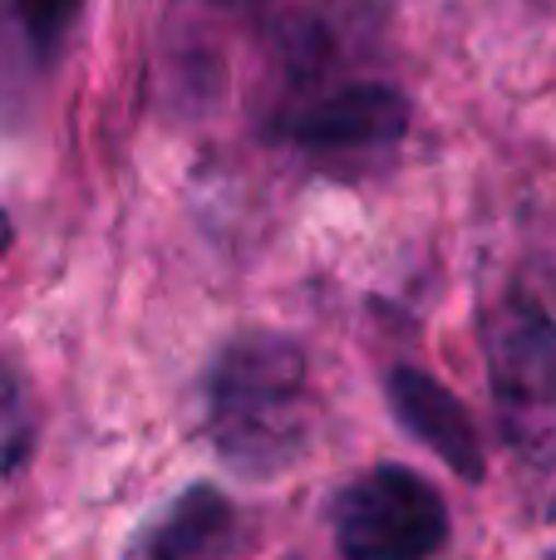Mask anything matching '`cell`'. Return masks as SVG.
<instances>
[{
    "mask_svg": "<svg viewBox=\"0 0 556 560\" xmlns=\"http://www.w3.org/2000/svg\"><path fill=\"white\" fill-rule=\"evenodd\" d=\"M207 438L242 477H276L311 443V378L296 339L252 329L207 374Z\"/></svg>",
    "mask_w": 556,
    "mask_h": 560,
    "instance_id": "obj_1",
    "label": "cell"
},
{
    "mask_svg": "<svg viewBox=\"0 0 556 560\" xmlns=\"http://www.w3.org/2000/svg\"><path fill=\"white\" fill-rule=\"evenodd\" d=\"M493 408L502 443L528 467H556V325L528 295H508L483 319Z\"/></svg>",
    "mask_w": 556,
    "mask_h": 560,
    "instance_id": "obj_2",
    "label": "cell"
},
{
    "mask_svg": "<svg viewBox=\"0 0 556 560\" xmlns=\"http://www.w3.org/2000/svg\"><path fill=\"white\" fill-rule=\"evenodd\" d=\"M449 541V502L414 467H374L335 502L345 560H429Z\"/></svg>",
    "mask_w": 556,
    "mask_h": 560,
    "instance_id": "obj_3",
    "label": "cell"
},
{
    "mask_svg": "<svg viewBox=\"0 0 556 560\" xmlns=\"http://www.w3.org/2000/svg\"><path fill=\"white\" fill-rule=\"evenodd\" d=\"M286 133L305 158L335 173L380 167L399 153L409 133V98L390 84H350L301 108Z\"/></svg>",
    "mask_w": 556,
    "mask_h": 560,
    "instance_id": "obj_4",
    "label": "cell"
},
{
    "mask_svg": "<svg viewBox=\"0 0 556 560\" xmlns=\"http://www.w3.org/2000/svg\"><path fill=\"white\" fill-rule=\"evenodd\" d=\"M390 413L419 438L424 447H433L443 467L463 482H483L488 457H483V438L473 428L468 408L453 398L449 384H439L424 369H394L390 374Z\"/></svg>",
    "mask_w": 556,
    "mask_h": 560,
    "instance_id": "obj_5",
    "label": "cell"
},
{
    "mask_svg": "<svg viewBox=\"0 0 556 560\" xmlns=\"http://www.w3.org/2000/svg\"><path fill=\"white\" fill-rule=\"evenodd\" d=\"M227 546H232V506H227V497L212 492V487H193L163 516L148 556L153 560H222Z\"/></svg>",
    "mask_w": 556,
    "mask_h": 560,
    "instance_id": "obj_6",
    "label": "cell"
},
{
    "mask_svg": "<svg viewBox=\"0 0 556 560\" xmlns=\"http://www.w3.org/2000/svg\"><path fill=\"white\" fill-rule=\"evenodd\" d=\"M79 5H84V0H15L30 45L45 49V55H55V49L65 45V35L79 20Z\"/></svg>",
    "mask_w": 556,
    "mask_h": 560,
    "instance_id": "obj_7",
    "label": "cell"
},
{
    "mask_svg": "<svg viewBox=\"0 0 556 560\" xmlns=\"http://www.w3.org/2000/svg\"><path fill=\"white\" fill-rule=\"evenodd\" d=\"M5 246H10V217L0 212V256H5Z\"/></svg>",
    "mask_w": 556,
    "mask_h": 560,
    "instance_id": "obj_8",
    "label": "cell"
},
{
    "mask_svg": "<svg viewBox=\"0 0 556 560\" xmlns=\"http://www.w3.org/2000/svg\"><path fill=\"white\" fill-rule=\"evenodd\" d=\"M547 560H556V551H552V556H547Z\"/></svg>",
    "mask_w": 556,
    "mask_h": 560,
    "instance_id": "obj_9",
    "label": "cell"
},
{
    "mask_svg": "<svg viewBox=\"0 0 556 560\" xmlns=\"http://www.w3.org/2000/svg\"><path fill=\"white\" fill-rule=\"evenodd\" d=\"M227 5H236V0H227Z\"/></svg>",
    "mask_w": 556,
    "mask_h": 560,
    "instance_id": "obj_10",
    "label": "cell"
}]
</instances>
